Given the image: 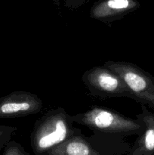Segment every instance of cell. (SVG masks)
Wrapping results in <instances>:
<instances>
[{
  "instance_id": "6da1fadb",
  "label": "cell",
  "mask_w": 154,
  "mask_h": 155,
  "mask_svg": "<svg viewBox=\"0 0 154 155\" xmlns=\"http://www.w3.org/2000/svg\"><path fill=\"white\" fill-rule=\"evenodd\" d=\"M71 117L74 124L91 130L88 140L105 155H125L131 147L125 139L138 136L144 130V124L139 118L132 119L103 106H91Z\"/></svg>"
},
{
  "instance_id": "7a4b0ae2",
  "label": "cell",
  "mask_w": 154,
  "mask_h": 155,
  "mask_svg": "<svg viewBox=\"0 0 154 155\" xmlns=\"http://www.w3.org/2000/svg\"><path fill=\"white\" fill-rule=\"evenodd\" d=\"M71 115L63 107L47 111L34 124L30 134V146L35 155H45L82 130L74 127Z\"/></svg>"
},
{
  "instance_id": "3957f363",
  "label": "cell",
  "mask_w": 154,
  "mask_h": 155,
  "mask_svg": "<svg viewBox=\"0 0 154 155\" xmlns=\"http://www.w3.org/2000/svg\"><path fill=\"white\" fill-rule=\"evenodd\" d=\"M104 65L119 74L126 84L130 98L154 109V77L135 64L107 61Z\"/></svg>"
},
{
  "instance_id": "277c9868",
  "label": "cell",
  "mask_w": 154,
  "mask_h": 155,
  "mask_svg": "<svg viewBox=\"0 0 154 155\" xmlns=\"http://www.w3.org/2000/svg\"><path fill=\"white\" fill-rule=\"evenodd\" d=\"M82 81L94 97L130 98L129 90L122 77L104 64L85 71Z\"/></svg>"
},
{
  "instance_id": "5b68a950",
  "label": "cell",
  "mask_w": 154,
  "mask_h": 155,
  "mask_svg": "<svg viewBox=\"0 0 154 155\" xmlns=\"http://www.w3.org/2000/svg\"><path fill=\"white\" fill-rule=\"evenodd\" d=\"M43 102L35 94L14 91L0 97V119H13L36 114L42 110Z\"/></svg>"
},
{
  "instance_id": "8992f818",
  "label": "cell",
  "mask_w": 154,
  "mask_h": 155,
  "mask_svg": "<svg viewBox=\"0 0 154 155\" xmlns=\"http://www.w3.org/2000/svg\"><path fill=\"white\" fill-rule=\"evenodd\" d=\"M140 8L137 0H98L89 12L94 20L111 24Z\"/></svg>"
},
{
  "instance_id": "52a82bcc",
  "label": "cell",
  "mask_w": 154,
  "mask_h": 155,
  "mask_svg": "<svg viewBox=\"0 0 154 155\" xmlns=\"http://www.w3.org/2000/svg\"><path fill=\"white\" fill-rule=\"evenodd\" d=\"M141 113L136 117L144 124V130L137 136L135 142L125 155H154V114L141 104Z\"/></svg>"
},
{
  "instance_id": "ba28073f",
  "label": "cell",
  "mask_w": 154,
  "mask_h": 155,
  "mask_svg": "<svg viewBox=\"0 0 154 155\" xmlns=\"http://www.w3.org/2000/svg\"><path fill=\"white\" fill-rule=\"evenodd\" d=\"M45 155H105L96 149L81 133L74 135Z\"/></svg>"
},
{
  "instance_id": "9c48e42d",
  "label": "cell",
  "mask_w": 154,
  "mask_h": 155,
  "mask_svg": "<svg viewBox=\"0 0 154 155\" xmlns=\"http://www.w3.org/2000/svg\"><path fill=\"white\" fill-rule=\"evenodd\" d=\"M2 155H30L25 148L16 141H9L3 148Z\"/></svg>"
},
{
  "instance_id": "30bf717a",
  "label": "cell",
  "mask_w": 154,
  "mask_h": 155,
  "mask_svg": "<svg viewBox=\"0 0 154 155\" xmlns=\"http://www.w3.org/2000/svg\"><path fill=\"white\" fill-rule=\"evenodd\" d=\"M18 130V128L11 126L0 125V152L5 145L11 140L12 135Z\"/></svg>"
},
{
  "instance_id": "8fae6325",
  "label": "cell",
  "mask_w": 154,
  "mask_h": 155,
  "mask_svg": "<svg viewBox=\"0 0 154 155\" xmlns=\"http://www.w3.org/2000/svg\"><path fill=\"white\" fill-rule=\"evenodd\" d=\"M88 0H65L64 7L69 10H75L85 5Z\"/></svg>"
},
{
  "instance_id": "7c38bea8",
  "label": "cell",
  "mask_w": 154,
  "mask_h": 155,
  "mask_svg": "<svg viewBox=\"0 0 154 155\" xmlns=\"http://www.w3.org/2000/svg\"><path fill=\"white\" fill-rule=\"evenodd\" d=\"M49 1H51L54 5H55L57 7L60 8V0H49Z\"/></svg>"
}]
</instances>
